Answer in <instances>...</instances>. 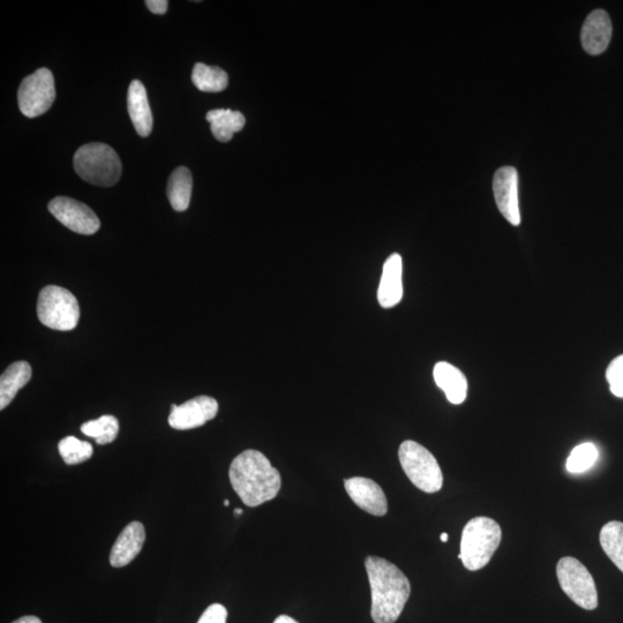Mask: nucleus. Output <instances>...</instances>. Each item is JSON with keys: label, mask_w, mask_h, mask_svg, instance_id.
<instances>
[{"label": "nucleus", "mask_w": 623, "mask_h": 623, "mask_svg": "<svg viewBox=\"0 0 623 623\" xmlns=\"http://www.w3.org/2000/svg\"><path fill=\"white\" fill-rule=\"evenodd\" d=\"M501 539L500 525L490 517L478 516L470 520L462 532L459 559L463 566L476 572L489 565Z\"/></svg>", "instance_id": "3"}, {"label": "nucleus", "mask_w": 623, "mask_h": 623, "mask_svg": "<svg viewBox=\"0 0 623 623\" xmlns=\"http://www.w3.org/2000/svg\"><path fill=\"white\" fill-rule=\"evenodd\" d=\"M59 454L66 464L75 465L88 461L93 456V446L87 441L66 437L59 441Z\"/></svg>", "instance_id": "24"}, {"label": "nucleus", "mask_w": 623, "mask_h": 623, "mask_svg": "<svg viewBox=\"0 0 623 623\" xmlns=\"http://www.w3.org/2000/svg\"><path fill=\"white\" fill-rule=\"evenodd\" d=\"M435 384L444 390L447 400L455 405L462 404L468 396V380L461 370L452 364L440 362L433 370Z\"/></svg>", "instance_id": "17"}, {"label": "nucleus", "mask_w": 623, "mask_h": 623, "mask_svg": "<svg viewBox=\"0 0 623 623\" xmlns=\"http://www.w3.org/2000/svg\"><path fill=\"white\" fill-rule=\"evenodd\" d=\"M235 514H236L237 516H238V515H242V514H243V509H239V508L235 509Z\"/></svg>", "instance_id": "32"}, {"label": "nucleus", "mask_w": 623, "mask_h": 623, "mask_svg": "<svg viewBox=\"0 0 623 623\" xmlns=\"http://www.w3.org/2000/svg\"><path fill=\"white\" fill-rule=\"evenodd\" d=\"M558 581L562 591L576 605L587 611H594L598 606V592L594 577L579 560L566 557L558 562Z\"/></svg>", "instance_id": "7"}, {"label": "nucleus", "mask_w": 623, "mask_h": 623, "mask_svg": "<svg viewBox=\"0 0 623 623\" xmlns=\"http://www.w3.org/2000/svg\"><path fill=\"white\" fill-rule=\"evenodd\" d=\"M345 491L355 504L373 516H385L388 512L386 494L374 480L352 477L344 480Z\"/></svg>", "instance_id": "12"}, {"label": "nucleus", "mask_w": 623, "mask_h": 623, "mask_svg": "<svg viewBox=\"0 0 623 623\" xmlns=\"http://www.w3.org/2000/svg\"><path fill=\"white\" fill-rule=\"evenodd\" d=\"M13 623H42V621L39 618L34 617V615H27V617H22Z\"/></svg>", "instance_id": "29"}, {"label": "nucleus", "mask_w": 623, "mask_h": 623, "mask_svg": "<svg viewBox=\"0 0 623 623\" xmlns=\"http://www.w3.org/2000/svg\"><path fill=\"white\" fill-rule=\"evenodd\" d=\"M229 478L232 489L247 507H258L274 500L282 486L279 470L254 449L245 450L232 461Z\"/></svg>", "instance_id": "1"}, {"label": "nucleus", "mask_w": 623, "mask_h": 623, "mask_svg": "<svg viewBox=\"0 0 623 623\" xmlns=\"http://www.w3.org/2000/svg\"><path fill=\"white\" fill-rule=\"evenodd\" d=\"M399 459L405 475L417 489L437 493L444 485L440 465L429 450L418 442L404 441L399 449Z\"/></svg>", "instance_id": "5"}, {"label": "nucleus", "mask_w": 623, "mask_h": 623, "mask_svg": "<svg viewBox=\"0 0 623 623\" xmlns=\"http://www.w3.org/2000/svg\"><path fill=\"white\" fill-rule=\"evenodd\" d=\"M599 539L607 557L623 573V523L612 521L605 524Z\"/></svg>", "instance_id": "22"}, {"label": "nucleus", "mask_w": 623, "mask_h": 623, "mask_svg": "<svg viewBox=\"0 0 623 623\" xmlns=\"http://www.w3.org/2000/svg\"><path fill=\"white\" fill-rule=\"evenodd\" d=\"M49 212L67 229L77 232L79 235L90 236L100 230L99 217L82 202L67 198L57 197L49 204Z\"/></svg>", "instance_id": "9"}, {"label": "nucleus", "mask_w": 623, "mask_h": 623, "mask_svg": "<svg viewBox=\"0 0 623 623\" xmlns=\"http://www.w3.org/2000/svg\"><path fill=\"white\" fill-rule=\"evenodd\" d=\"M81 432L89 438L95 439L99 445H108L118 437L119 423L114 416L105 415L99 419L90 420L81 426Z\"/></svg>", "instance_id": "23"}, {"label": "nucleus", "mask_w": 623, "mask_h": 623, "mask_svg": "<svg viewBox=\"0 0 623 623\" xmlns=\"http://www.w3.org/2000/svg\"><path fill=\"white\" fill-rule=\"evenodd\" d=\"M403 298V260L394 253L386 260L382 269L378 289V302L384 309L399 305Z\"/></svg>", "instance_id": "14"}, {"label": "nucleus", "mask_w": 623, "mask_h": 623, "mask_svg": "<svg viewBox=\"0 0 623 623\" xmlns=\"http://www.w3.org/2000/svg\"><path fill=\"white\" fill-rule=\"evenodd\" d=\"M127 110H129L135 130L140 137L147 138L153 131L154 120L146 88L139 80L131 82L129 93H127Z\"/></svg>", "instance_id": "16"}, {"label": "nucleus", "mask_w": 623, "mask_h": 623, "mask_svg": "<svg viewBox=\"0 0 623 623\" xmlns=\"http://www.w3.org/2000/svg\"><path fill=\"white\" fill-rule=\"evenodd\" d=\"M206 118L210 123V130H212L215 139L220 142H229L236 133L244 129L246 124L242 112L230 109L209 111Z\"/></svg>", "instance_id": "19"}, {"label": "nucleus", "mask_w": 623, "mask_h": 623, "mask_svg": "<svg viewBox=\"0 0 623 623\" xmlns=\"http://www.w3.org/2000/svg\"><path fill=\"white\" fill-rule=\"evenodd\" d=\"M606 379L609 381L613 395L623 399V355L615 358L606 371Z\"/></svg>", "instance_id": "26"}, {"label": "nucleus", "mask_w": 623, "mask_h": 623, "mask_svg": "<svg viewBox=\"0 0 623 623\" xmlns=\"http://www.w3.org/2000/svg\"><path fill=\"white\" fill-rule=\"evenodd\" d=\"M219 412V403L210 396H198L182 405L172 404L169 425L178 431L204 426Z\"/></svg>", "instance_id": "10"}, {"label": "nucleus", "mask_w": 623, "mask_h": 623, "mask_svg": "<svg viewBox=\"0 0 623 623\" xmlns=\"http://www.w3.org/2000/svg\"><path fill=\"white\" fill-rule=\"evenodd\" d=\"M193 178L191 171L179 167L172 172L168 182V198L176 212H185L190 207Z\"/></svg>", "instance_id": "20"}, {"label": "nucleus", "mask_w": 623, "mask_h": 623, "mask_svg": "<svg viewBox=\"0 0 623 623\" xmlns=\"http://www.w3.org/2000/svg\"><path fill=\"white\" fill-rule=\"evenodd\" d=\"M228 611L221 604H213L201 615L198 623H227Z\"/></svg>", "instance_id": "27"}, {"label": "nucleus", "mask_w": 623, "mask_h": 623, "mask_svg": "<svg viewBox=\"0 0 623 623\" xmlns=\"http://www.w3.org/2000/svg\"><path fill=\"white\" fill-rule=\"evenodd\" d=\"M55 100V79L50 70L43 67L22 80L18 92L22 115L28 118L42 116L52 107Z\"/></svg>", "instance_id": "8"}, {"label": "nucleus", "mask_w": 623, "mask_h": 623, "mask_svg": "<svg viewBox=\"0 0 623 623\" xmlns=\"http://www.w3.org/2000/svg\"><path fill=\"white\" fill-rule=\"evenodd\" d=\"M146 5L150 12L161 15L167 13L169 2L167 0H147Z\"/></svg>", "instance_id": "28"}, {"label": "nucleus", "mask_w": 623, "mask_h": 623, "mask_svg": "<svg viewBox=\"0 0 623 623\" xmlns=\"http://www.w3.org/2000/svg\"><path fill=\"white\" fill-rule=\"evenodd\" d=\"M192 81L201 92L220 93L228 87L229 77L221 67L198 63L193 67Z\"/></svg>", "instance_id": "21"}, {"label": "nucleus", "mask_w": 623, "mask_h": 623, "mask_svg": "<svg viewBox=\"0 0 623 623\" xmlns=\"http://www.w3.org/2000/svg\"><path fill=\"white\" fill-rule=\"evenodd\" d=\"M495 202L505 219L514 227L521 224L519 174L513 167L500 168L493 178Z\"/></svg>", "instance_id": "11"}, {"label": "nucleus", "mask_w": 623, "mask_h": 623, "mask_svg": "<svg viewBox=\"0 0 623 623\" xmlns=\"http://www.w3.org/2000/svg\"><path fill=\"white\" fill-rule=\"evenodd\" d=\"M32 367L27 362L13 363L0 377V409L9 407L20 389L32 379Z\"/></svg>", "instance_id": "18"}, {"label": "nucleus", "mask_w": 623, "mask_h": 623, "mask_svg": "<svg viewBox=\"0 0 623 623\" xmlns=\"http://www.w3.org/2000/svg\"><path fill=\"white\" fill-rule=\"evenodd\" d=\"M440 539H441V542L447 543L449 536L448 534H446V532H444V534H441Z\"/></svg>", "instance_id": "31"}, {"label": "nucleus", "mask_w": 623, "mask_h": 623, "mask_svg": "<svg viewBox=\"0 0 623 623\" xmlns=\"http://www.w3.org/2000/svg\"><path fill=\"white\" fill-rule=\"evenodd\" d=\"M274 623H299V622L296 621L295 619L288 617V615H280V617L277 618L274 621Z\"/></svg>", "instance_id": "30"}, {"label": "nucleus", "mask_w": 623, "mask_h": 623, "mask_svg": "<svg viewBox=\"0 0 623 623\" xmlns=\"http://www.w3.org/2000/svg\"><path fill=\"white\" fill-rule=\"evenodd\" d=\"M37 317L41 324L48 328L70 332L79 324L78 300L69 290L57 285H48L40 292Z\"/></svg>", "instance_id": "6"}, {"label": "nucleus", "mask_w": 623, "mask_h": 623, "mask_svg": "<svg viewBox=\"0 0 623 623\" xmlns=\"http://www.w3.org/2000/svg\"><path fill=\"white\" fill-rule=\"evenodd\" d=\"M365 568L372 594V620L374 623H395L411 595L408 577L392 562L379 557H367Z\"/></svg>", "instance_id": "2"}, {"label": "nucleus", "mask_w": 623, "mask_h": 623, "mask_svg": "<svg viewBox=\"0 0 623 623\" xmlns=\"http://www.w3.org/2000/svg\"><path fill=\"white\" fill-rule=\"evenodd\" d=\"M598 456L597 447L591 442H585V444L574 448L572 454L569 455L566 464L567 470L570 474H582L596 463Z\"/></svg>", "instance_id": "25"}, {"label": "nucleus", "mask_w": 623, "mask_h": 623, "mask_svg": "<svg viewBox=\"0 0 623 623\" xmlns=\"http://www.w3.org/2000/svg\"><path fill=\"white\" fill-rule=\"evenodd\" d=\"M146 542V530L140 522H132L119 535L110 553V565L122 568L138 557Z\"/></svg>", "instance_id": "15"}, {"label": "nucleus", "mask_w": 623, "mask_h": 623, "mask_svg": "<svg viewBox=\"0 0 623 623\" xmlns=\"http://www.w3.org/2000/svg\"><path fill=\"white\" fill-rule=\"evenodd\" d=\"M612 22L604 10H596L585 20L581 41L585 51L591 56H598L609 48L612 39Z\"/></svg>", "instance_id": "13"}, {"label": "nucleus", "mask_w": 623, "mask_h": 623, "mask_svg": "<svg viewBox=\"0 0 623 623\" xmlns=\"http://www.w3.org/2000/svg\"><path fill=\"white\" fill-rule=\"evenodd\" d=\"M75 172L96 186H114L122 176V161L110 146L93 142L80 147L74 155Z\"/></svg>", "instance_id": "4"}, {"label": "nucleus", "mask_w": 623, "mask_h": 623, "mask_svg": "<svg viewBox=\"0 0 623 623\" xmlns=\"http://www.w3.org/2000/svg\"><path fill=\"white\" fill-rule=\"evenodd\" d=\"M230 505V501L229 500H224V506L228 507Z\"/></svg>", "instance_id": "33"}]
</instances>
